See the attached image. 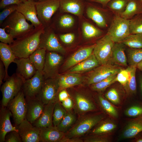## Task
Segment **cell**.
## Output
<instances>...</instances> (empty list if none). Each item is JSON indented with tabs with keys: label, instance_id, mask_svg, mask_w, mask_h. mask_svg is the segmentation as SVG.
Instances as JSON below:
<instances>
[{
	"label": "cell",
	"instance_id": "obj_1",
	"mask_svg": "<svg viewBox=\"0 0 142 142\" xmlns=\"http://www.w3.org/2000/svg\"><path fill=\"white\" fill-rule=\"evenodd\" d=\"M44 27L43 25L34 28L14 40L9 45L17 58H28L38 48L41 34Z\"/></svg>",
	"mask_w": 142,
	"mask_h": 142
},
{
	"label": "cell",
	"instance_id": "obj_2",
	"mask_svg": "<svg viewBox=\"0 0 142 142\" xmlns=\"http://www.w3.org/2000/svg\"><path fill=\"white\" fill-rule=\"evenodd\" d=\"M24 16L16 11L9 16L2 25L14 39L18 38L33 29L34 27L26 21Z\"/></svg>",
	"mask_w": 142,
	"mask_h": 142
},
{
	"label": "cell",
	"instance_id": "obj_3",
	"mask_svg": "<svg viewBox=\"0 0 142 142\" xmlns=\"http://www.w3.org/2000/svg\"><path fill=\"white\" fill-rule=\"evenodd\" d=\"M104 118L101 114L83 115L65 133L64 137L69 138L83 135L101 122Z\"/></svg>",
	"mask_w": 142,
	"mask_h": 142
},
{
	"label": "cell",
	"instance_id": "obj_4",
	"mask_svg": "<svg viewBox=\"0 0 142 142\" xmlns=\"http://www.w3.org/2000/svg\"><path fill=\"white\" fill-rule=\"evenodd\" d=\"M25 80L16 72L5 80L1 87L2 94L1 106H7L9 102L22 90Z\"/></svg>",
	"mask_w": 142,
	"mask_h": 142
},
{
	"label": "cell",
	"instance_id": "obj_5",
	"mask_svg": "<svg viewBox=\"0 0 142 142\" xmlns=\"http://www.w3.org/2000/svg\"><path fill=\"white\" fill-rule=\"evenodd\" d=\"M130 20L116 14L112 20L107 34L114 43L121 42L130 34Z\"/></svg>",
	"mask_w": 142,
	"mask_h": 142
},
{
	"label": "cell",
	"instance_id": "obj_6",
	"mask_svg": "<svg viewBox=\"0 0 142 142\" xmlns=\"http://www.w3.org/2000/svg\"><path fill=\"white\" fill-rule=\"evenodd\" d=\"M115 43L107 34L95 44L93 53L101 65L110 63Z\"/></svg>",
	"mask_w": 142,
	"mask_h": 142
},
{
	"label": "cell",
	"instance_id": "obj_7",
	"mask_svg": "<svg viewBox=\"0 0 142 142\" xmlns=\"http://www.w3.org/2000/svg\"><path fill=\"white\" fill-rule=\"evenodd\" d=\"M7 107L12 114L16 126L26 119L27 104L22 90L9 102Z\"/></svg>",
	"mask_w": 142,
	"mask_h": 142
},
{
	"label": "cell",
	"instance_id": "obj_8",
	"mask_svg": "<svg viewBox=\"0 0 142 142\" xmlns=\"http://www.w3.org/2000/svg\"><path fill=\"white\" fill-rule=\"evenodd\" d=\"M121 69L120 68L112 64L111 63L98 66L92 69L88 74L86 78L87 84L91 85L110 76L117 74Z\"/></svg>",
	"mask_w": 142,
	"mask_h": 142
},
{
	"label": "cell",
	"instance_id": "obj_9",
	"mask_svg": "<svg viewBox=\"0 0 142 142\" xmlns=\"http://www.w3.org/2000/svg\"><path fill=\"white\" fill-rule=\"evenodd\" d=\"M38 18L44 26L60 7L59 0H42L35 1Z\"/></svg>",
	"mask_w": 142,
	"mask_h": 142
},
{
	"label": "cell",
	"instance_id": "obj_10",
	"mask_svg": "<svg viewBox=\"0 0 142 142\" xmlns=\"http://www.w3.org/2000/svg\"><path fill=\"white\" fill-rule=\"evenodd\" d=\"M59 87L57 77L45 79L41 89L36 98L44 105L58 99Z\"/></svg>",
	"mask_w": 142,
	"mask_h": 142
},
{
	"label": "cell",
	"instance_id": "obj_11",
	"mask_svg": "<svg viewBox=\"0 0 142 142\" xmlns=\"http://www.w3.org/2000/svg\"><path fill=\"white\" fill-rule=\"evenodd\" d=\"M63 59L62 56L57 52L53 51L47 52L42 72L45 79L58 76L59 69Z\"/></svg>",
	"mask_w": 142,
	"mask_h": 142
},
{
	"label": "cell",
	"instance_id": "obj_12",
	"mask_svg": "<svg viewBox=\"0 0 142 142\" xmlns=\"http://www.w3.org/2000/svg\"><path fill=\"white\" fill-rule=\"evenodd\" d=\"M45 80L42 72L37 70L31 78L25 80L22 90L25 98H36Z\"/></svg>",
	"mask_w": 142,
	"mask_h": 142
},
{
	"label": "cell",
	"instance_id": "obj_13",
	"mask_svg": "<svg viewBox=\"0 0 142 142\" xmlns=\"http://www.w3.org/2000/svg\"><path fill=\"white\" fill-rule=\"evenodd\" d=\"M23 142H40V128L26 119L16 126Z\"/></svg>",
	"mask_w": 142,
	"mask_h": 142
},
{
	"label": "cell",
	"instance_id": "obj_14",
	"mask_svg": "<svg viewBox=\"0 0 142 142\" xmlns=\"http://www.w3.org/2000/svg\"><path fill=\"white\" fill-rule=\"evenodd\" d=\"M16 11L22 14L34 27L42 25L38 18L34 0H27L22 2L17 5Z\"/></svg>",
	"mask_w": 142,
	"mask_h": 142
},
{
	"label": "cell",
	"instance_id": "obj_15",
	"mask_svg": "<svg viewBox=\"0 0 142 142\" xmlns=\"http://www.w3.org/2000/svg\"><path fill=\"white\" fill-rule=\"evenodd\" d=\"M38 48H44L46 51L61 53L65 52L64 48L60 43L55 34L52 32L47 34L44 30L40 36Z\"/></svg>",
	"mask_w": 142,
	"mask_h": 142
},
{
	"label": "cell",
	"instance_id": "obj_16",
	"mask_svg": "<svg viewBox=\"0 0 142 142\" xmlns=\"http://www.w3.org/2000/svg\"><path fill=\"white\" fill-rule=\"evenodd\" d=\"M26 99L27 104L26 119L32 124L43 113L45 105L37 98H26Z\"/></svg>",
	"mask_w": 142,
	"mask_h": 142
},
{
	"label": "cell",
	"instance_id": "obj_17",
	"mask_svg": "<svg viewBox=\"0 0 142 142\" xmlns=\"http://www.w3.org/2000/svg\"><path fill=\"white\" fill-rule=\"evenodd\" d=\"M12 114L7 107L1 106L0 110V142H4L6 135L12 131H18L12 125L10 119Z\"/></svg>",
	"mask_w": 142,
	"mask_h": 142
},
{
	"label": "cell",
	"instance_id": "obj_18",
	"mask_svg": "<svg viewBox=\"0 0 142 142\" xmlns=\"http://www.w3.org/2000/svg\"><path fill=\"white\" fill-rule=\"evenodd\" d=\"M14 63L17 66L16 73L25 80L31 78L37 71L29 57L16 58Z\"/></svg>",
	"mask_w": 142,
	"mask_h": 142
},
{
	"label": "cell",
	"instance_id": "obj_19",
	"mask_svg": "<svg viewBox=\"0 0 142 142\" xmlns=\"http://www.w3.org/2000/svg\"><path fill=\"white\" fill-rule=\"evenodd\" d=\"M73 100L75 110L79 114H83L96 109L90 99L82 93H76L74 96Z\"/></svg>",
	"mask_w": 142,
	"mask_h": 142
},
{
	"label": "cell",
	"instance_id": "obj_20",
	"mask_svg": "<svg viewBox=\"0 0 142 142\" xmlns=\"http://www.w3.org/2000/svg\"><path fill=\"white\" fill-rule=\"evenodd\" d=\"M95 45V44L78 50L67 60L63 68L68 69L87 59L93 53Z\"/></svg>",
	"mask_w": 142,
	"mask_h": 142
},
{
	"label": "cell",
	"instance_id": "obj_21",
	"mask_svg": "<svg viewBox=\"0 0 142 142\" xmlns=\"http://www.w3.org/2000/svg\"><path fill=\"white\" fill-rule=\"evenodd\" d=\"M58 99L51 101L45 105L43 112L39 118L32 124L39 128L53 125V116L54 108Z\"/></svg>",
	"mask_w": 142,
	"mask_h": 142
},
{
	"label": "cell",
	"instance_id": "obj_22",
	"mask_svg": "<svg viewBox=\"0 0 142 142\" xmlns=\"http://www.w3.org/2000/svg\"><path fill=\"white\" fill-rule=\"evenodd\" d=\"M39 128L40 142H59L65 136V133L53 125Z\"/></svg>",
	"mask_w": 142,
	"mask_h": 142
},
{
	"label": "cell",
	"instance_id": "obj_23",
	"mask_svg": "<svg viewBox=\"0 0 142 142\" xmlns=\"http://www.w3.org/2000/svg\"><path fill=\"white\" fill-rule=\"evenodd\" d=\"M59 87V92L74 86L80 85L83 81V77L79 73H71L57 77Z\"/></svg>",
	"mask_w": 142,
	"mask_h": 142
},
{
	"label": "cell",
	"instance_id": "obj_24",
	"mask_svg": "<svg viewBox=\"0 0 142 142\" xmlns=\"http://www.w3.org/2000/svg\"><path fill=\"white\" fill-rule=\"evenodd\" d=\"M0 59L3 63L5 70V76L4 81L9 77L8 70L9 65L12 62L14 63L16 58L8 44L0 43Z\"/></svg>",
	"mask_w": 142,
	"mask_h": 142
},
{
	"label": "cell",
	"instance_id": "obj_25",
	"mask_svg": "<svg viewBox=\"0 0 142 142\" xmlns=\"http://www.w3.org/2000/svg\"><path fill=\"white\" fill-rule=\"evenodd\" d=\"M99 64L96 57L93 53L89 57L75 65L69 72L78 73L91 70Z\"/></svg>",
	"mask_w": 142,
	"mask_h": 142
},
{
	"label": "cell",
	"instance_id": "obj_26",
	"mask_svg": "<svg viewBox=\"0 0 142 142\" xmlns=\"http://www.w3.org/2000/svg\"><path fill=\"white\" fill-rule=\"evenodd\" d=\"M60 8L62 11L77 16L81 14L83 4L81 0H59Z\"/></svg>",
	"mask_w": 142,
	"mask_h": 142
},
{
	"label": "cell",
	"instance_id": "obj_27",
	"mask_svg": "<svg viewBox=\"0 0 142 142\" xmlns=\"http://www.w3.org/2000/svg\"><path fill=\"white\" fill-rule=\"evenodd\" d=\"M141 13L142 1L139 0H129L125 10L120 15L124 19H129L135 15Z\"/></svg>",
	"mask_w": 142,
	"mask_h": 142
},
{
	"label": "cell",
	"instance_id": "obj_28",
	"mask_svg": "<svg viewBox=\"0 0 142 142\" xmlns=\"http://www.w3.org/2000/svg\"><path fill=\"white\" fill-rule=\"evenodd\" d=\"M124 45L120 42L115 43L113 49L111 60L117 64L125 67L127 66V59Z\"/></svg>",
	"mask_w": 142,
	"mask_h": 142
},
{
	"label": "cell",
	"instance_id": "obj_29",
	"mask_svg": "<svg viewBox=\"0 0 142 142\" xmlns=\"http://www.w3.org/2000/svg\"><path fill=\"white\" fill-rule=\"evenodd\" d=\"M47 53L44 48H38L29 57L37 70L42 72L45 61Z\"/></svg>",
	"mask_w": 142,
	"mask_h": 142
},
{
	"label": "cell",
	"instance_id": "obj_30",
	"mask_svg": "<svg viewBox=\"0 0 142 142\" xmlns=\"http://www.w3.org/2000/svg\"><path fill=\"white\" fill-rule=\"evenodd\" d=\"M142 131V117L137 119L130 123L123 133L125 138H133Z\"/></svg>",
	"mask_w": 142,
	"mask_h": 142
},
{
	"label": "cell",
	"instance_id": "obj_31",
	"mask_svg": "<svg viewBox=\"0 0 142 142\" xmlns=\"http://www.w3.org/2000/svg\"><path fill=\"white\" fill-rule=\"evenodd\" d=\"M87 14L88 17L99 27H104L106 26L104 17L97 9L93 7L89 6L87 9Z\"/></svg>",
	"mask_w": 142,
	"mask_h": 142
},
{
	"label": "cell",
	"instance_id": "obj_32",
	"mask_svg": "<svg viewBox=\"0 0 142 142\" xmlns=\"http://www.w3.org/2000/svg\"><path fill=\"white\" fill-rule=\"evenodd\" d=\"M68 111L60 122L57 126L60 131L66 133L73 126L76 121L75 114L70 110Z\"/></svg>",
	"mask_w": 142,
	"mask_h": 142
},
{
	"label": "cell",
	"instance_id": "obj_33",
	"mask_svg": "<svg viewBox=\"0 0 142 142\" xmlns=\"http://www.w3.org/2000/svg\"><path fill=\"white\" fill-rule=\"evenodd\" d=\"M120 42L130 48H142V34H130Z\"/></svg>",
	"mask_w": 142,
	"mask_h": 142
},
{
	"label": "cell",
	"instance_id": "obj_34",
	"mask_svg": "<svg viewBox=\"0 0 142 142\" xmlns=\"http://www.w3.org/2000/svg\"><path fill=\"white\" fill-rule=\"evenodd\" d=\"M128 61L129 66L136 67L142 60V48H130L128 50Z\"/></svg>",
	"mask_w": 142,
	"mask_h": 142
},
{
	"label": "cell",
	"instance_id": "obj_35",
	"mask_svg": "<svg viewBox=\"0 0 142 142\" xmlns=\"http://www.w3.org/2000/svg\"><path fill=\"white\" fill-rule=\"evenodd\" d=\"M67 110L62 105L58 100L54 109L53 123L54 126H57L66 114Z\"/></svg>",
	"mask_w": 142,
	"mask_h": 142
},
{
	"label": "cell",
	"instance_id": "obj_36",
	"mask_svg": "<svg viewBox=\"0 0 142 142\" xmlns=\"http://www.w3.org/2000/svg\"><path fill=\"white\" fill-rule=\"evenodd\" d=\"M130 34H142V13L135 16L130 20Z\"/></svg>",
	"mask_w": 142,
	"mask_h": 142
},
{
	"label": "cell",
	"instance_id": "obj_37",
	"mask_svg": "<svg viewBox=\"0 0 142 142\" xmlns=\"http://www.w3.org/2000/svg\"><path fill=\"white\" fill-rule=\"evenodd\" d=\"M82 29L84 36L87 38L97 37L101 35L102 33L101 30L87 22L83 23Z\"/></svg>",
	"mask_w": 142,
	"mask_h": 142
},
{
	"label": "cell",
	"instance_id": "obj_38",
	"mask_svg": "<svg viewBox=\"0 0 142 142\" xmlns=\"http://www.w3.org/2000/svg\"><path fill=\"white\" fill-rule=\"evenodd\" d=\"M117 74L110 76L99 82L91 85V89L98 91H104L111 85L116 82L115 78Z\"/></svg>",
	"mask_w": 142,
	"mask_h": 142
},
{
	"label": "cell",
	"instance_id": "obj_39",
	"mask_svg": "<svg viewBox=\"0 0 142 142\" xmlns=\"http://www.w3.org/2000/svg\"><path fill=\"white\" fill-rule=\"evenodd\" d=\"M128 0H111L108 3L109 7L116 14L120 15L125 10Z\"/></svg>",
	"mask_w": 142,
	"mask_h": 142
},
{
	"label": "cell",
	"instance_id": "obj_40",
	"mask_svg": "<svg viewBox=\"0 0 142 142\" xmlns=\"http://www.w3.org/2000/svg\"><path fill=\"white\" fill-rule=\"evenodd\" d=\"M116 127V125L113 123L105 122L95 127L91 133L97 135L103 134L111 131Z\"/></svg>",
	"mask_w": 142,
	"mask_h": 142
},
{
	"label": "cell",
	"instance_id": "obj_41",
	"mask_svg": "<svg viewBox=\"0 0 142 142\" xmlns=\"http://www.w3.org/2000/svg\"><path fill=\"white\" fill-rule=\"evenodd\" d=\"M131 75L129 67L125 69H121L116 75V82H118L125 87L126 86Z\"/></svg>",
	"mask_w": 142,
	"mask_h": 142
},
{
	"label": "cell",
	"instance_id": "obj_42",
	"mask_svg": "<svg viewBox=\"0 0 142 142\" xmlns=\"http://www.w3.org/2000/svg\"><path fill=\"white\" fill-rule=\"evenodd\" d=\"M98 99L101 106L107 113L113 117L117 116L116 109L108 101L101 95L98 97Z\"/></svg>",
	"mask_w": 142,
	"mask_h": 142
},
{
	"label": "cell",
	"instance_id": "obj_43",
	"mask_svg": "<svg viewBox=\"0 0 142 142\" xmlns=\"http://www.w3.org/2000/svg\"><path fill=\"white\" fill-rule=\"evenodd\" d=\"M130 71L131 75L125 87L131 93L134 94L136 90L135 74L136 68L129 66Z\"/></svg>",
	"mask_w": 142,
	"mask_h": 142
},
{
	"label": "cell",
	"instance_id": "obj_44",
	"mask_svg": "<svg viewBox=\"0 0 142 142\" xmlns=\"http://www.w3.org/2000/svg\"><path fill=\"white\" fill-rule=\"evenodd\" d=\"M17 5L12 4L4 8L0 13V24L1 25L4 20L13 12L16 11Z\"/></svg>",
	"mask_w": 142,
	"mask_h": 142
},
{
	"label": "cell",
	"instance_id": "obj_45",
	"mask_svg": "<svg viewBox=\"0 0 142 142\" xmlns=\"http://www.w3.org/2000/svg\"><path fill=\"white\" fill-rule=\"evenodd\" d=\"M4 28H0V41L4 43L11 45L14 41V39L10 34L7 33Z\"/></svg>",
	"mask_w": 142,
	"mask_h": 142
},
{
	"label": "cell",
	"instance_id": "obj_46",
	"mask_svg": "<svg viewBox=\"0 0 142 142\" xmlns=\"http://www.w3.org/2000/svg\"><path fill=\"white\" fill-rule=\"evenodd\" d=\"M106 97L113 103L117 104L119 103L120 99L116 90L114 88L110 89L105 95Z\"/></svg>",
	"mask_w": 142,
	"mask_h": 142
},
{
	"label": "cell",
	"instance_id": "obj_47",
	"mask_svg": "<svg viewBox=\"0 0 142 142\" xmlns=\"http://www.w3.org/2000/svg\"><path fill=\"white\" fill-rule=\"evenodd\" d=\"M74 22V19L72 16L68 15H65L61 17L59 23L60 26L62 27L69 28L72 27Z\"/></svg>",
	"mask_w": 142,
	"mask_h": 142
},
{
	"label": "cell",
	"instance_id": "obj_48",
	"mask_svg": "<svg viewBox=\"0 0 142 142\" xmlns=\"http://www.w3.org/2000/svg\"><path fill=\"white\" fill-rule=\"evenodd\" d=\"M4 142H22V141L18 131H12L7 134Z\"/></svg>",
	"mask_w": 142,
	"mask_h": 142
},
{
	"label": "cell",
	"instance_id": "obj_49",
	"mask_svg": "<svg viewBox=\"0 0 142 142\" xmlns=\"http://www.w3.org/2000/svg\"><path fill=\"white\" fill-rule=\"evenodd\" d=\"M126 114L130 116H136L142 114V107L138 106H132L125 111Z\"/></svg>",
	"mask_w": 142,
	"mask_h": 142
},
{
	"label": "cell",
	"instance_id": "obj_50",
	"mask_svg": "<svg viewBox=\"0 0 142 142\" xmlns=\"http://www.w3.org/2000/svg\"><path fill=\"white\" fill-rule=\"evenodd\" d=\"M108 141L107 137L99 136H88L83 140V141L85 142H106Z\"/></svg>",
	"mask_w": 142,
	"mask_h": 142
},
{
	"label": "cell",
	"instance_id": "obj_51",
	"mask_svg": "<svg viewBox=\"0 0 142 142\" xmlns=\"http://www.w3.org/2000/svg\"><path fill=\"white\" fill-rule=\"evenodd\" d=\"M60 38L63 43L66 44H69L72 43L74 41L75 36L72 33L62 34L60 36Z\"/></svg>",
	"mask_w": 142,
	"mask_h": 142
},
{
	"label": "cell",
	"instance_id": "obj_52",
	"mask_svg": "<svg viewBox=\"0 0 142 142\" xmlns=\"http://www.w3.org/2000/svg\"><path fill=\"white\" fill-rule=\"evenodd\" d=\"M61 102L63 106L67 111L70 110L74 107L73 100L69 97Z\"/></svg>",
	"mask_w": 142,
	"mask_h": 142
},
{
	"label": "cell",
	"instance_id": "obj_53",
	"mask_svg": "<svg viewBox=\"0 0 142 142\" xmlns=\"http://www.w3.org/2000/svg\"><path fill=\"white\" fill-rule=\"evenodd\" d=\"M22 2L20 0H1L0 8L3 9L6 7L12 4L18 5Z\"/></svg>",
	"mask_w": 142,
	"mask_h": 142
},
{
	"label": "cell",
	"instance_id": "obj_54",
	"mask_svg": "<svg viewBox=\"0 0 142 142\" xmlns=\"http://www.w3.org/2000/svg\"><path fill=\"white\" fill-rule=\"evenodd\" d=\"M69 97V95L65 89H64L59 92L58 94V100L61 102Z\"/></svg>",
	"mask_w": 142,
	"mask_h": 142
},
{
	"label": "cell",
	"instance_id": "obj_55",
	"mask_svg": "<svg viewBox=\"0 0 142 142\" xmlns=\"http://www.w3.org/2000/svg\"><path fill=\"white\" fill-rule=\"evenodd\" d=\"M5 70L4 65L2 62L0 61V86L3 83L5 76Z\"/></svg>",
	"mask_w": 142,
	"mask_h": 142
},
{
	"label": "cell",
	"instance_id": "obj_56",
	"mask_svg": "<svg viewBox=\"0 0 142 142\" xmlns=\"http://www.w3.org/2000/svg\"><path fill=\"white\" fill-rule=\"evenodd\" d=\"M83 140L79 137H74L69 138H66L64 137L59 142H83Z\"/></svg>",
	"mask_w": 142,
	"mask_h": 142
},
{
	"label": "cell",
	"instance_id": "obj_57",
	"mask_svg": "<svg viewBox=\"0 0 142 142\" xmlns=\"http://www.w3.org/2000/svg\"><path fill=\"white\" fill-rule=\"evenodd\" d=\"M91 1L99 3L105 6L111 0H90Z\"/></svg>",
	"mask_w": 142,
	"mask_h": 142
},
{
	"label": "cell",
	"instance_id": "obj_58",
	"mask_svg": "<svg viewBox=\"0 0 142 142\" xmlns=\"http://www.w3.org/2000/svg\"><path fill=\"white\" fill-rule=\"evenodd\" d=\"M136 68L142 72V60L137 64Z\"/></svg>",
	"mask_w": 142,
	"mask_h": 142
},
{
	"label": "cell",
	"instance_id": "obj_59",
	"mask_svg": "<svg viewBox=\"0 0 142 142\" xmlns=\"http://www.w3.org/2000/svg\"><path fill=\"white\" fill-rule=\"evenodd\" d=\"M139 82L140 88L142 92V75L141 76L140 78Z\"/></svg>",
	"mask_w": 142,
	"mask_h": 142
},
{
	"label": "cell",
	"instance_id": "obj_60",
	"mask_svg": "<svg viewBox=\"0 0 142 142\" xmlns=\"http://www.w3.org/2000/svg\"><path fill=\"white\" fill-rule=\"evenodd\" d=\"M136 141L137 142H142V138H140L138 139Z\"/></svg>",
	"mask_w": 142,
	"mask_h": 142
},
{
	"label": "cell",
	"instance_id": "obj_61",
	"mask_svg": "<svg viewBox=\"0 0 142 142\" xmlns=\"http://www.w3.org/2000/svg\"><path fill=\"white\" fill-rule=\"evenodd\" d=\"M22 2H23L24 1H25L27 0H20Z\"/></svg>",
	"mask_w": 142,
	"mask_h": 142
},
{
	"label": "cell",
	"instance_id": "obj_62",
	"mask_svg": "<svg viewBox=\"0 0 142 142\" xmlns=\"http://www.w3.org/2000/svg\"><path fill=\"white\" fill-rule=\"evenodd\" d=\"M35 1H40L42 0H34Z\"/></svg>",
	"mask_w": 142,
	"mask_h": 142
},
{
	"label": "cell",
	"instance_id": "obj_63",
	"mask_svg": "<svg viewBox=\"0 0 142 142\" xmlns=\"http://www.w3.org/2000/svg\"><path fill=\"white\" fill-rule=\"evenodd\" d=\"M140 0V1H142V0Z\"/></svg>",
	"mask_w": 142,
	"mask_h": 142
}]
</instances>
